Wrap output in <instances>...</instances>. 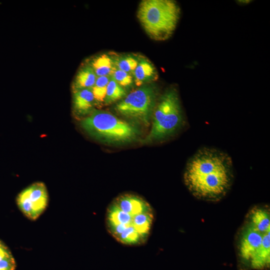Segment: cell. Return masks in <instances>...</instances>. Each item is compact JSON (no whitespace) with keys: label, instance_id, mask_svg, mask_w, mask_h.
<instances>
[{"label":"cell","instance_id":"obj_11","mask_svg":"<svg viewBox=\"0 0 270 270\" xmlns=\"http://www.w3.org/2000/svg\"><path fill=\"white\" fill-rule=\"evenodd\" d=\"M96 77H111L116 69L114 62L108 56L104 54L94 58L90 66Z\"/></svg>","mask_w":270,"mask_h":270},{"label":"cell","instance_id":"obj_7","mask_svg":"<svg viewBox=\"0 0 270 270\" xmlns=\"http://www.w3.org/2000/svg\"><path fill=\"white\" fill-rule=\"evenodd\" d=\"M156 87L146 85L126 96L115 109L123 116L148 126L156 104Z\"/></svg>","mask_w":270,"mask_h":270},{"label":"cell","instance_id":"obj_10","mask_svg":"<svg viewBox=\"0 0 270 270\" xmlns=\"http://www.w3.org/2000/svg\"><path fill=\"white\" fill-rule=\"evenodd\" d=\"M132 74L137 86H141L146 82L154 80L158 78L157 72L154 65L144 59L138 62Z\"/></svg>","mask_w":270,"mask_h":270},{"label":"cell","instance_id":"obj_5","mask_svg":"<svg viewBox=\"0 0 270 270\" xmlns=\"http://www.w3.org/2000/svg\"><path fill=\"white\" fill-rule=\"evenodd\" d=\"M80 124L90 136L107 144L130 142L139 135L135 126L102 110L92 111L80 121Z\"/></svg>","mask_w":270,"mask_h":270},{"label":"cell","instance_id":"obj_4","mask_svg":"<svg viewBox=\"0 0 270 270\" xmlns=\"http://www.w3.org/2000/svg\"><path fill=\"white\" fill-rule=\"evenodd\" d=\"M180 9L172 0H144L137 16L144 30L152 39L164 41L174 34L178 24Z\"/></svg>","mask_w":270,"mask_h":270},{"label":"cell","instance_id":"obj_2","mask_svg":"<svg viewBox=\"0 0 270 270\" xmlns=\"http://www.w3.org/2000/svg\"><path fill=\"white\" fill-rule=\"evenodd\" d=\"M232 162L226 153L204 148L188 160L184 182L193 195L204 200H217L229 190L232 179Z\"/></svg>","mask_w":270,"mask_h":270},{"label":"cell","instance_id":"obj_17","mask_svg":"<svg viewBox=\"0 0 270 270\" xmlns=\"http://www.w3.org/2000/svg\"><path fill=\"white\" fill-rule=\"evenodd\" d=\"M112 78L122 87H128L133 83L132 76L129 74L116 68Z\"/></svg>","mask_w":270,"mask_h":270},{"label":"cell","instance_id":"obj_15","mask_svg":"<svg viewBox=\"0 0 270 270\" xmlns=\"http://www.w3.org/2000/svg\"><path fill=\"white\" fill-rule=\"evenodd\" d=\"M110 77L108 76L97 77L94 86L91 88L96 102H104L107 86Z\"/></svg>","mask_w":270,"mask_h":270},{"label":"cell","instance_id":"obj_13","mask_svg":"<svg viewBox=\"0 0 270 270\" xmlns=\"http://www.w3.org/2000/svg\"><path fill=\"white\" fill-rule=\"evenodd\" d=\"M126 96L124 90L112 77L110 78L106 90L104 102L108 104L116 102Z\"/></svg>","mask_w":270,"mask_h":270},{"label":"cell","instance_id":"obj_6","mask_svg":"<svg viewBox=\"0 0 270 270\" xmlns=\"http://www.w3.org/2000/svg\"><path fill=\"white\" fill-rule=\"evenodd\" d=\"M184 117L176 89L166 90L156 104L150 132L142 143L164 140L174 135L182 126Z\"/></svg>","mask_w":270,"mask_h":270},{"label":"cell","instance_id":"obj_1","mask_svg":"<svg viewBox=\"0 0 270 270\" xmlns=\"http://www.w3.org/2000/svg\"><path fill=\"white\" fill-rule=\"evenodd\" d=\"M154 220L150 204L132 194H122L114 198L107 206L105 214L108 233L118 243L130 246L147 242Z\"/></svg>","mask_w":270,"mask_h":270},{"label":"cell","instance_id":"obj_9","mask_svg":"<svg viewBox=\"0 0 270 270\" xmlns=\"http://www.w3.org/2000/svg\"><path fill=\"white\" fill-rule=\"evenodd\" d=\"M26 188L33 208L40 216L46 208L48 203L46 187L42 182H36Z\"/></svg>","mask_w":270,"mask_h":270},{"label":"cell","instance_id":"obj_19","mask_svg":"<svg viewBox=\"0 0 270 270\" xmlns=\"http://www.w3.org/2000/svg\"><path fill=\"white\" fill-rule=\"evenodd\" d=\"M12 256L7 248L0 242V260Z\"/></svg>","mask_w":270,"mask_h":270},{"label":"cell","instance_id":"obj_3","mask_svg":"<svg viewBox=\"0 0 270 270\" xmlns=\"http://www.w3.org/2000/svg\"><path fill=\"white\" fill-rule=\"evenodd\" d=\"M240 262L248 268L264 270L270 261V216L268 210L254 208L248 214L240 234Z\"/></svg>","mask_w":270,"mask_h":270},{"label":"cell","instance_id":"obj_16","mask_svg":"<svg viewBox=\"0 0 270 270\" xmlns=\"http://www.w3.org/2000/svg\"><path fill=\"white\" fill-rule=\"evenodd\" d=\"M114 62L116 68L128 73H133L138 62L136 58L131 56L122 57Z\"/></svg>","mask_w":270,"mask_h":270},{"label":"cell","instance_id":"obj_8","mask_svg":"<svg viewBox=\"0 0 270 270\" xmlns=\"http://www.w3.org/2000/svg\"><path fill=\"white\" fill-rule=\"evenodd\" d=\"M74 108L78 116L90 113L94 104L95 100L91 89H83L74 91Z\"/></svg>","mask_w":270,"mask_h":270},{"label":"cell","instance_id":"obj_18","mask_svg":"<svg viewBox=\"0 0 270 270\" xmlns=\"http://www.w3.org/2000/svg\"><path fill=\"white\" fill-rule=\"evenodd\" d=\"M15 262L12 256L0 260V270H14Z\"/></svg>","mask_w":270,"mask_h":270},{"label":"cell","instance_id":"obj_12","mask_svg":"<svg viewBox=\"0 0 270 270\" xmlns=\"http://www.w3.org/2000/svg\"><path fill=\"white\" fill-rule=\"evenodd\" d=\"M96 76L90 66L80 70L76 76L74 82V91L83 89H91L94 86Z\"/></svg>","mask_w":270,"mask_h":270},{"label":"cell","instance_id":"obj_14","mask_svg":"<svg viewBox=\"0 0 270 270\" xmlns=\"http://www.w3.org/2000/svg\"><path fill=\"white\" fill-rule=\"evenodd\" d=\"M17 202L22 212L28 218L31 220H36L38 217L39 216L34 210L29 199L27 188H26L18 194Z\"/></svg>","mask_w":270,"mask_h":270}]
</instances>
